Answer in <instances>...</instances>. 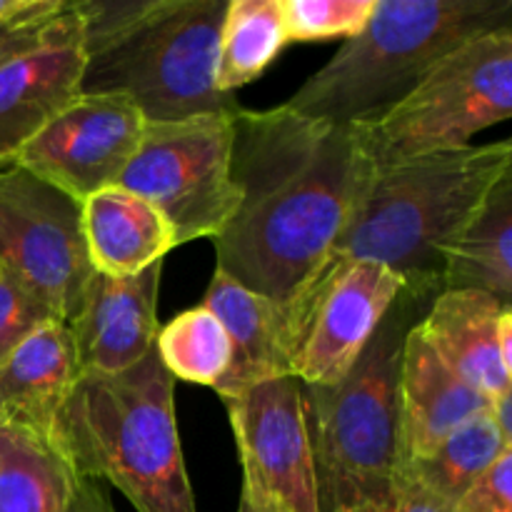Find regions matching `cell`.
Wrapping results in <instances>:
<instances>
[{
	"label": "cell",
	"mask_w": 512,
	"mask_h": 512,
	"mask_svg": "<svg viewBox=\"0 0 512 512\" xmlns=\"http://www.w3.org/2000/svg\"><path fill=\"white\" fill-rule=\"evenodd\" d=\"M233 180L240 205L213 240L215 270L288 308L328 265L378 170L360 125L288 105L238 108Z\"/></svg>",
	"instance_id": "obj_1"
},
{
	"label": "cell",
	"mask_w": 512,
	"mask_h": 512,
	"mask_svg": "<svg viewBox=\"0 0 512 512\" xmlns=\"http://www.w3.org/2000/svg\"><path fill=\"white\" fill-rule=\"evenodd\" d=\"M83 25L80 93L123 95L145 123L235 113L215 88L228 0H73Z\"/></svg>",
	"instance_id": "obj_2"
},
{
	"label": "cell",
	"mask_w": 512,
	"mask_h": 512,
	"mask_svg": "<svg viewBox=\"0 0 512 512\" xmlns=\"http://www.w3.org/2000/svg\"><path fill=\"white\" fill-rule=\"evenodd\" d=\"M50 445L78 478L110 483L138 512H198L175 420V378L155 348L120 373H83Z\"/></svg>",
	"instance_id": "obj_3"
},
{
	"label": "cell",
	"mask_w": 512,
	"mask_h": 512,
	"mask_svg": "<svg viewBox=\"0 0 512 512\" xmlns=\"http://www.w3.org/2000/svg\"><path fill=\"white\" fill-rule=\"evenodd\" d=\"M508 173L510 140L378 165L328 265L370 260L398 273L408 288L440 295V250Z\"/></svg>",
	"instance_id": "obj_4"
},
{
	"label": "cell",
	"mask_w": 512,
	"mask_h": 512,
	"mask_svg": "<svg viewBox=\"0 0 512 512\" xmlns=\"http://www.w3.org/2000/svg\"><path fill=\"white\" fill-rule=\"evenodd\" d=\"M435 298L405 285L343 380L303 385L320 512H373L388 500L405 338Z\"/></svg>",
	"instance_id": "obj_5"
},
{
	"label": "cell",
	"mask_w": 512,
	"mask_h": 512,
	"mask_svg": "<svg viewBox=\"0 0 512 512\" xmlns=\"http://www.w3.org/2000/svg\"><path fill=\"white\" fill-rule=\"evenodd\" d=\"M512 25V0H378L358 35L285 105L333 125H370L458 45Z\"/></svg>",
	"instance_id": "obj_6"
},
{
	"label": "cell",
	"mask_w": 512,
	"mask_h": 512,
	"mask_svg": "<svg viewBox=\"0 0 512 512\" xmlns=\"http://www.w3.org/2000/svg\"><path fill=\"white\" fill-rule=\"evenodd\" d=\"M512 115V25L445 55L395 108L360 125L375 165L473 145V135Z\"/></svg>",
	"instance_id": "obj_7"
},
{
	"label": "cell",
	"mask_w": 512,
	"mask_h": 512,
	"mask_svg": "<svg viewBox=\"0 0 512 512\" xmlns=\"http://www.w3.org/2000/svg\"><path fill=\"white\" fill-rule=\"evenodd\" d=\"M235 113L145 123L138 150L120 175V188L163 213L178 245L215 240L238 210L240 188L233 180Z\"/></svg>",
	"instance_id": "obj_8"
},
{
	"label": "cell",
	"mask_w": 512,
	"mask_h": 512,
	"mask_svg": "<svg viewBox=\"0 0 512 512\" xmlns=\"http://www.w3.org/2000/svg\"><path fill=\"white\" fill-rule=\"evenodd\" d=\"M0 268L65 325L95 273L78 200L15 163L0 168Z\"/></svg>",
	"instance_id": "obj_9"
},
{
	"label": "cell",
	"mask_w": 512,
	"mask_h": 512,
	"mask_svg": "<svg viewBox=\"0 0 512 512\" xmlns=\"http://www.w3.org/2000/svg\"><path fill=\"white\" fill-rule=\"evenodd\" d=\"M403 290L405 280L380 263L325 265L285 308L293 378L303 385L343 380Z\"/></svg>",
	"instance_id": "obj_10"
},
{
	"label": "cell",
	"mask_w": 512,
	"mask_h": 512,
	"mask_svg": "<svg viewBox=\"0 0 512 512\" xmlns=\"http://www.w3.org/2000/svg\"><path fill=\"white\" fill-rule=\"evenodd\" d=\"M223 400L243 465V493L270 512H320L303 383L275 378Z\"/></svg>",
	"instance_id": "obj_11"
},
{
	"label": "cell",
	"mask_w": 512,
	"mask_h": 512,
	"mask_svg": "<svg viewBox=\"0 0 512 512\" xmlns=\"http://www.w3.org/2000/svg\"><path fill=\"white\" fill-rule=\"evenodd\" d=\"M143 128V113L123 95L80 93L20 150L15 165L83 203L118 185Z\"/></svg>",
	"instance_id": "obj_12"
},
{
	"label": "cell",
	"mask_w": 512,
	"mask_h": 512,
	"mask_svg": "<svg viewBox=\"0 0 512 512\" xmlns=\"http://www.w3.org/2000/svg\"><path fill=\"white\" fill-rule=\"evenodd\" d=\"M160 275L163 263L133 278L93 273L78 315L68 323L78 375L120 373L155 348Z\"/></svg>",
	"instance_id": "obj_13"
},
{
	"label": "cell",
	"mask_w": 512,
	"mask_h": 512,
	"mask_svg": "<svg viewBox=\"0 0 512 512\" xmlns=\"http://www.w3.org/2000/svg\"><path fill=\"white\" fill-rule=\"evenodd\" d=\"M83 65L80 23L0 63V168L13 165L20 150L78 98Z\"/></svg>",
	"instance_id": "obj_14"
},
{
	"label": "cell",
	"mask_w": 512,
	"mask_h": 512,
	"mask_svg": "<svg viewBox=\"0 0 512 512\" xmlns=\"http://www.w3.org/2000/svg\"><path fill=\"white\" fill-rule=\"evenodd\" d=\"M418 323L408 330L400 363L395 468L423 460L460 425L490 410V400L458 378L430 348Z\"/></svg>",
	"instance_id": "obj_15"
},
{
	"label": "cell",
	"mask_w": 512,
	"mask_h": 512,
	"mask_svg": "<svg viewBox=\"0 0 512 512\" xmlns=\"http://www.w3.org/2000/svg\"><path fill=\"white\" fill-rule=\"evenodd\" d=\"M200 305L213 310L233 345L228 373L215 388L220 398L243 393L265 380L293 378L288 313L283 305L243 288L220 270L210 278Z\"/></svg>",
	"instance_id": "obj_16"
},
{
	"label": "cell",
	"mask_w": 512,
	"mask_h": 512,
	"mask_svg": "<svg viewBox=\"0 0 512 512\" xmlns=\"http://www.w3.org/2000/svg\"><path fill=\"white\" fill-rule=\"evenodd\" d=\"M75 380L78 368L68 325L50 320L0 363V425L50 443Z\"/></svg>",
	"instance_id": "obj_17"
},
{
	"label": "cell",
	"mask_w": 512,
	"mask_h": 512,
	"mask_svg": "<svg viewBox=\"0 0 512 512\" xmlns=\"http://www.w3.org/2000/svg\"><path fill=\"white\" fill-rule=\"evenodd\" d=\"M508 308L480 290H443L418 323L440 360L488 400L512 390L498 353V323Z\"/></svg>",
	"instance_id": "obj_18"
},
{
	"label": "cell",
	"mask_w": 512,
	"mask_h": 512,
	"mask_svg": "<svg viewBox=\"0 0 512 512\" xmlns=\"http://www.w3.org/2000/svg\"><path fill=\"white\" fill-rule=\"evenodd\" d=\"M80 208L85 248L95 273L133 278L150 265L163 263L165 255L178 248L163 213L120 185L98 190Z\"/></svg>",
	"instance_id": "obj_19"
},
{
	"label": "cell",
	"mask_w": 512,
	"mask_h": 512,
	"mask_svg": "<svg viewBox=\"0 0 512 512\" xmlns=\"http://www.w3.org/2000/svg\"><path fill=\"white\" fill-rule=\"evenodd\" d=\"M443 290H480L512 305V173L440 250Z\"/></svg>",
	"instance_id": "obj_20"
},
{
	"label": "cell",
	"mask_w": 512,
	"mask_h": 512,
	"mask_svg": "<svg viewBox=\"0 0 512 512\" xmlns=\"http://www.w3.org/2000/svg\"><path fill=\"white\" fill-rule=\"evenodd\" d=\"M288 43L283 0H228L218 38L215 88L235 93L258 80Z\"/></svg>",
	"instance_id": "obj_21"
},
{
	"label": "cell",
	"mask_w": 512,
	"mask_h": 512,
	"mask_svg": "<svg viewBox=\"0 0 512 512\" xmlns=\"http://www.w3.org/2000/svg\"><path fill=\"white\" fill-rule=\"evenodd\" d=\"M73 490L53 445L0 425V512H68Z\"/></svg>",
	"instance_id": "obj_22"
},
{
	"label": "cell",
	"mask_w": 512,
	"mask_h": 512,
	"mask_svg": "<svg viewBox=\"0 0 512 512\" xmlns=\"http://www.w3.org/2000/svg\"><path fill=\"white\" fill-rule=\"evenodd\" d=\"M508 448H512V443L503 438L490 410H485L450 433L423 460L398 465L395 470H405L430 493H435L448 505H455L460 495Z\"/></svg>",
	"instance_id": "obj_23"
},
{
	"label": "cell",
	"mask_w": 512,
	"mask_h": 512,
	"mask_svg": "<svg viewBox=\"0 0 512 512\" xmlns=\"http://www.w3.org/2000/svg\"><path fill=\"white\" fill-rule=\"evenodd\" d=\"M155 353L175 380L215 390L228 373L233 345L213 310L198 305L158 330Z\"/></svg>",
	"instance_id": "obj_24"
},
{
	"label": "cell",
	"mask_w": 512,
	"mask_h": 512,
	"mask_svg": "<svg viewBox=\"0 0 512 512\" xmlns=\"http://www.w3.org/2000/svg\"><path fill=\"white\" fill-rule=\"evenodd\" d=\"M378 0H283L290 43L353 38L365 28Z\"/></svg>",
	"instance_id": "obj_25"
},
{
	"label": "cell",
	"mask_w": 512,
	"mask_h": 512,
	"mask_svg": "<svg viewBox=\"0 0 512 512\" xmlns=\"http://www.w3.org/2000/svg\"><path fill=\"white\" fill-rule=\"evenodd\" d=\"M50 320H55V315L13 275L0 268V363Z\"/></svg>",
	"instance_id": "obj_26"
},
{
	"label": "cell",
	"mask_w": 512,
	"mask_h": 512,
	"mask_svg": "<svg viewBox=\"0 0 512 512\" xmlns=\"http://www.w3.org/2000/svg\"><path fill=\"white\" fill-rule=\"evenodd\" d=\"M78 23L80 18L75 13L73 0H65L63 10L45 15V18L0 23V63L13 58V55L28 53V50H35L40 45L50 43V40L60 38V35L68 33Z\"/></svg>",
	"instance_id": "obj_27"
},
{
	"label": "cell",
	"mask_w": 512,
	"mask_h": 512,
	"mask_svg": "<svg viewBox=\"0 0 512 512\" xmlns=\"http://www.w3.org/2000/svg\"><path fill=\"white\" fill-rule=\"evenodd\" d=\"M453 512H512V448L465 490Z\"/></svg>",
	"instance_id": "obj_28"
},
{
	"label": "cell",
	"mask_w": 512,
	"mask_h": 512,
	"mask_svg": "<svg viewBox=\"0 0 512 512\" xmlns=\"http://www.w3.org/2000/svg\"><path fill=\"white\" fill-rule=\"evenodd\" d=\"M373 512H453V505H448L438 495L430 493L410 473L395 470L388 500Z\"/></svg>",
	"instance_id": "obj_29"
},
{
	"label": "cell",
	"mask_w": 512,
	"mask_h": 512,
	"mask_svg": "<svg viewBox=\"0 0 512 512\" xmlns=\"http://www.w3.org/2000/svg\"><path fill=\"white\" fill-rule=\"evenodd\" d=\"M68 512H118L113 500L105 493L103 483L88 478L75 480L73 500H70Z\"/></svg>",
	"instance_id": "obj_30"
},
{
	"label": "cell",
	"mask_w": 512,
	"mask_h": 512,
	"mask_svg": "<svg viewBox=\"0 0 512 512\" xmlns=\"http://www.w3.org/2000/svg\"><path fill=\"white\" fill-rule=\"evenodd\" d=\"M65 0H0V23L45 18L63 10Z\"/></svg>",
	"instance_id": "obj_31"
},
{
	"label": "cell",
	"mask_w": 512,
	"mask_h": 512,
	"mask_svg": "<svg viewBox=\"0 0 512 512\" xmlns=\"http://www.w3.org/2000/svg\"><path fill=\"white\" fill-rule=\"evenodd\" d=\"M490 415H493L495 425L503 433V438L512 443V390H505V393L495 395L490 400Z\"/></svg>",
	"instance_id": "obj_32"
},
{
	"label": "cell",
	"mask_w": 512,
	"mask_h": 512,
	"mask_svg": "<svg viewBox=\"0 0 512 512\" xmlns=\"http://www.w3.org/2000/svg\"><path fill=\"white\" fill-rule=\"evenodd\" d=\"M498 353L505 368L512 373V308L500 315L498 323Z\"/></svg>",
	"instance_id": "obj_33"
},
{
	"label": "cell",
	"mask_w": 512,
	"mask_h": 512,
	"mask_svg": "<svg viewBox=\"0 0 512 512\" xmlns=\"http://www.w3.org/2000/svg\"><path fill=\"white\" fill-rule=\"evenodd\" d=\"M238 512H270V510L260 508L258 503H253V500H250V498L240 495V508H238Z\"/></svg>",
	"instance_id": "obj_34"
}]
</instances>
